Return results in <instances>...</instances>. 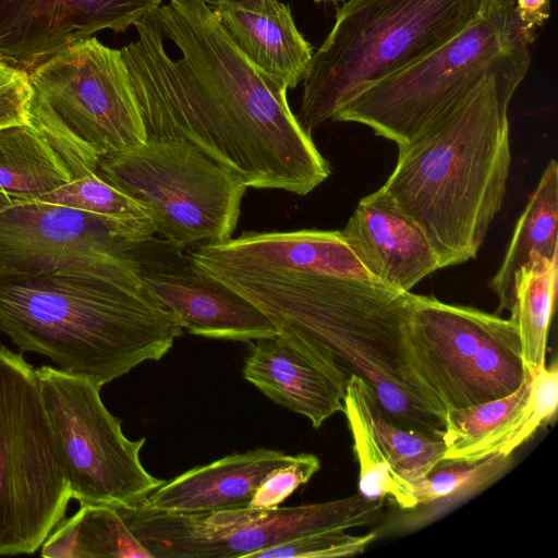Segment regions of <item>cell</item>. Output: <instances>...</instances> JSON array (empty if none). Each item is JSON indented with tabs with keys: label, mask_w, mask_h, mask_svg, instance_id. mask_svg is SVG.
Listing matches in <instances>:
<instances>
[{
	"label": "cell",
	"mask_w": 558,
	"mask_h": 558,
	"mask_svg": "<svg viewBox=\"0 0 558 558\" xmlns=\"http://www.w3.org/2000/svg\"><path fill=\"white\" fill-rule=\"evenodd\" d=\"M531 64L509 58L409 145L381 186L425 232L441 268L475 258L510 171L508 108Z\"/></svg>",
	"instance_id": "obj_3"
},
{
	"label": "cell",
	"mask_w": 558,
	"mask_h": 558,
	"mask_svg": "<svg viewBox=\"0 0 558 558\" xmlns=\"http://www.w3.org/2000/svg\"><path fill=\"white\" fill-rule=\"evenodd\" d=\"M39 550L46 558H151L119 508L105 505H80L53 529Z\"/></svg>",
	"instance_id": "obj_22"
},
{
	"label": "cell",
	"mask_w": 558,
	"mask_h": 558,
	"mask_svg": "<svg viewBox=\"0 0 558 558\" xmlns=\"http://www.w3.org/2000/svg\"><path fill=\"white\" fill-rule=\"evenodd\" d=\"M37 201L120 220H147L142 207L94 172L75 177Z\"/></svg>",
	"instance_id": "obj_28"
},
{
	"label": "cell",
	"mask_w": 558,
	"mask_h": 558,
	"mask_svg": "<svg viewBox=\"0 0 558 558\" xmlns=\"http://www.w3.org/2000/svg\"><path fill=\"white\" fill-rule=\"evenodd\" d=\"M121 49L146 138H180L247 187L304 196L330 175L292 112L288 87L258 70L204 0H170Z\"/></svg>",
	"instance_id": "obj_1"
},
{
	"label": "cell",
	"mask_w": 558,
	"mask_h": 558,
	"mask_svg": "<svg viewBox=\"0 0 558 558\" xmlns=\"http://www.w3.org/2000/svg\"><path fill=\"white\" fill-rule=\"evenodd\" d=\"M36 373L72 499L134 508L165 483L140 459L146 438L131 440L123 434L99 385L51 365L36 367Z\"/></svg>",
	"instance_id": "obj_12"
},
{
	"label": "cell",
	"mask_w": 558,
	"mask_h": 558,
	"mask_svg": "<svg viewBox=\"0 0 558 558\" xmlns=\"http://www.w3.org/2000/svg\"><path fill=\"white\" fill-rule=\"evenodd\" d=\"M341 231L372 276L387 287L410 292L441 269L425 232L383 187L359 202Z\"/></svg>",
	"instance_id": "obj_17"
},
{
	"label": "cell",
	"mask_w": 558,
	"mask_h": 558,
	"mask_svg": "<svg viewBox=\"0 0 558 558\" xmlns=\"http://www.w3.org/2000/svg\"><path fill=\"white\" fill-rule=\"evenodd\" d=\"M409 342L421 379L445 411L508 396L527 372L511 318L432 295L410 292Z\"/></svg>",
	"instance_id": "obj_10"
},
{
	"label": "cell",
	"mask_w": 558,
	"mask_h": 558,
	"mask_svg": "<svg viewBox=\"0 0 558 558\" xmlns=\"http://www.w3.org/2000/svg\"><path fill=\"white\" fill-rule=\"evenodd\" d=\"M28 72L0 59V129L28 123Z\"/></svg>",
	"instance_id": "obj_31"
},
{
	"label": "cell",
	"mask_w": 558,
	"mask_h": 558,
	"mask_svg": "<svg viewBox=\"0 0 558 558\" xmlns=\"http://www.w3.org/2000/svg\"><path fill=\"white\" fill-rule=\"evenodd\" d=\"M94 173L137 203L160 236L184 250L232 238L247 186L180 138L100 155Z\"/></svg>",
	"instance_id": "obj_8"
},
{
	"label": "cell",
	"mask_w": 558,
	"mask_h": 558,
	"mask_svg": "<svg viewBox=\"0 0 558 558\" xmlns=\"http://www.w3.org/2000/svg\"><path fill=\"white\" fill-rule=\"evenodd\" d=\"M71 499L36 367L0 343V556L39 550Z\"/></svg>",
	"instance_id": "obj_9"
},
{
	"label": "cell",
	"mask_w": 558,
	"mask_h": 558,
	"mask_svg": "<svg viewBox=\"0 0 558 558\" xmlns=\"http://www.w3.org/2000/svg\"><path fill=\"white\" fill-rule=\"evenodd\" d=\"M162 0H0V59L31 71L99 31L123 33Z\"/></svg>",
	"instance_id": "obj_15"
},
{
	"label": "cell",
	"mask_w": 558,
	"mask_h": 558,
	"mask_svg": "<svg viewBox=\"0 0 558 558\" xmlns=\"http://www.w3.org/2000/svg\"><path fill=\"white\" fill-rule=\"evenodd\" d=\"M343 413L360 465V494L372 500L389 499L402 509L416 508L417 504L412 494L411 483L401 478L387 461L354 392L348 386Z\"/></svg>",
	"instance_id": "obj_26"
},
{
	"label": "cell",
	"mask_w": 558,
	"mask_h": 558,
	"mask_svg": "<svg viewBox=\"0 0 558 558\" xmlns=\"http://www.w3.org/2000/svg\"><path fill=\"white\" fill-rule=\"evenodd\" d=\"M481 16L478 0H347L303 77L307 132L355 94L413 64Z\"/></svg>",
	"instance_id": "obj_5"
},
{
	"label": "cell",
	"mask_w": 558,
	"mask_h": 558,
	"mask_svg": "<svg viewBox=\"0 0 558 558\" xmlns=\"http://www.w3.org/2000/svg\"><path fill=\"white\" fill-rule=\"evenodd\" d=\"M315 2H340L343 0H314Z\"/></svg>",
	"instance_id": "obj_35"
},
{
	"label": "cell",
	"mask_w": 558,
	"mask_h": 558,
	"mask_svg": "<svg viewBox=\"0 0 558 558\" xmlns=\"http://www.w3.org/2000/svg\"><path fill=\"white\" fill-rule=\"evenodd\" d=\"M515 14L531 34L549 19L550 0H513Z\"/></svg>",
	"instance_id": "obj_32"
},
{
	"label": "cell",
	"mask_w": 558,
	"mask_h": 558,
	"mask_svg": "<svg viewBox=\"0 0 558 558\" xmlns=\"http://www.w3.org/2000/svg\"><path fill=\"white\" fill-rule=\"evenodd\" d=\"M204 1L207 5H209L211 8L225 0H204ZM230 1L248 4V5L255 7V8H260V7H264L265 4H267L268 2H270L271 0H230Z\"/></svg>",
	"instance_id": "obj_33"
},
{
	"label": "cell",
	"mask_w": 558,
	"mask_h": 558,
	"mask_svg": "<svg viewBox=\"0 0 558 558\" xmlns=\"http://www.w3.org/2000/svg\"><path fill=\"white\" fill-rule=\"evenodd\" d=\"M210 9L229 38L258 70L288 88L303 81L314 52L288 4L271 0L255 8L225 0Z\"/></svg>",
	"instance_id": "obj_20"
},
{
	"label": "cell",
	"mask_w": 558,
	"mask_h": 558,
	"mask_svg": "<svg viewBox=\"0 0 558 558\" xmlns=\"http://www.w3.org/2000/svg\"><path fill=\"white\" fill-rule=\"evenodd\" d=\"M320 469V461L313 453H299L294 459L269 473L256 488L248 505L251 509L279 507L301 485L307 483Z\"/></svg>",
	"instance_id": "obj_30"
},
{
	"label": "cell",
	"mask_w": 558,
	"mask_h": 558,
	"mask_svg": "<svg viewBox=\"0 0 558 558\" xmlns=\"http://www.w3.org/2000/svg\"><path fill=\"white\" fill-rule=\"evenodd\" d=\"M376 538L375 533L353 535L345 531H329L303 536L291 542L260 550L252 558H336L350 557L364 551Z\"/></svg>",
	"instance_id": "obj_29"
},
{
	"label": "cell",
	"mask_w": 558,
	"mask_h": 558,
	"mask_svg": "<svg viewBox=\"0 0 558 558\" xmlns=\"http://www.w3.org/2000/svg\"><path fill=\"white\" fill-rule=\"evenodd\" d=\"M242 374L271 401L305 416L314 428L344 410L349 376L318 364L278 336L251 344Z\"/></svg>",
	"instance_id": "obj_18"
},
{
	"label": "cell",
	"mask_w": 558,
	"mask_h": 558,
	"mask_svg": "<svg viewBox=\"0 0 558 558\" xmlns=\"http://www.w3.org/2000/svg\"><path fill=\"white\" fill-rule=\"evenodd\" d=\"M542 258H558V163L551 159L520 215L499 268L489 281L498 312H511L519 270Z\"/></svg>",
	"instance_id": "obj_21"
},
{
	"label": "cell",
	"mask_w": 558,
	"mask_h": 558,
	"mask_svg": "<svg viewBox=\"0 0 558 558\" xmlns=\"http://www.w3.org/2000/svg\"><path fill=\"white\" fill-rule=\"evenodd\" d=\"M28 78V124L48 140L72 179L94 172L98 156L147 140L121 49L92 36L37 64Z\"/></svg>",
	"instance_id": "obj_6"
},
{
	"label": "cell",
	"mask_w": 558,
	"mask_h": 558,
	"mask_svg": "<svg viewBox=\"0 0 558 558\" xmlns=\"http://www.w3.org/2000/svg\"><path fill=\"white\" fill-rule=\"evenodd\" d=\"M327 266L300 231L246 232L230 251L221 281L290 345L331 371L361 377L393 424L442 437L446 411L410 349V292L337 276Z\"/></svg>",
	"instance_id": "obj_2"
},
{
	"label": "cell",
	"mask_w": 558,
	"mask_h": 558,
	"mask_svg": "<svg viewBox=\"0 0 558 558\" xmlns=\"http://www.w3.org/2000/svg\"><path fill=\"white\" fill-rule=\"evenodd\" d=\"M558 371L554 363L527 368L521 386L499 399L445 413L444 459L480 460L510 456L556 413Z\"/></svg>",
	"instance_id": "obj_16"
},
{
	"label": "cell",
	"mask_w": 558,
	"mask_h": 558,
	"mask_svg": "<svg viewBox=\"0 0 558 558\" xmlns=\"http://www.w3.org/2000/svg\"><path fill=\"white\" fill-rule=\"evenodd\" d=\"M533 40L513 0L496 5L429 54L360 90L331 120L366 125L402 148Z\"/></svg>",
	"instance_id": "obj_7"
},
{
	"label": "cell",
	"mask_w": 558,
	"mask_h": 558,
	"mask_svg": "<svg viewBox=\"0 0 558 558\" xmlns=\"http://www.w3.org/2000/svg\"><path fill=\"white\" fill-rule=\"evenodd\" d=\"M347 386L354 392L380 450L401 478L414 482L444 460L446 445L442 437L393 424L378 405L372 387L361 377L351 375Z\"/></svg>",
	"instance_id": "obj_25"
},
{
	"label": "cell",
	"mask_w": 558,
	"mask_h": 558,
	"mask_svg": "<svg viewBox=\"0 0 558 558\" xmlns=\"http://www.w3.org/2000/svg\"><path fill=\"white\" fill-rule=\"evenodd\" d=\"M182 330L129 265L0 275V331L21 352L45 355L100 387L162 359Z\"/></svg>",
	"instance_id": "obj_4"
},
{
	"label": "cell",
	"mask_w": 558,
	"mask_h": 558,
	"mask_svg": "<svg viewBox=\"0 0 558 558\" xmlns=\"http://www.w3.org/2000/svg\"><path fill=\"white\" fill-rule=\"evenodd\" d=\"M183 251L153 235L130 255L143 284L183 328L196 336L243 342L277 336L263 313L205 274Z\"/></svg>",
	"instance_id": "obj_14"
},
{
	"label": "cell",
	"mask_w": 558,
	"mask_h": 558,
	"mask_svg": "<svg viewBox=\"0 0 558 558\" xmlns=\"http://www.w3.org/2000/svg\"><path fill=\"white\" fill-rule=\"evenodd\" d=\"M293 459L267 448L229 454L165 481L137 507L180 514L248 508L266 476Z\"/></svg>",
	"instance_id": "obj_19"
},
{
	"label": "cell",
	"mask_w": 558,
	"mask_h": 558,
	"mask_svg": "<svg viewBox=\"0 0 558 558\" xmlns=\"http://www.w3.org/2000/svg\"><path fill=\"white\" fill-rule=\"evenodd\" d=\"M511 0H478L481 15H486L496 5L509 2Z\"/></svg>",
	"instance_id": "obj_34"
},
{
	"label": "cell",
	"mask_w": 558,
	"mask_h": 558,
	"mask_svg": "<svg viewBox=\"0 0 558 558\" xmlns=\"http://www.w3.org/2000/svg\"><path fill=\"white\" fill-rule=\"evenodd\" d=\"M71 180L65 161L34 126L0 129V192L38 199Z\"/></svg>",
	"instance_id": "obj_23"
},
{
	"label": "cell",
	"mask_w": 558,
	"mask_h": 558,
	"mask_svg": "<svg viewBox=\"0 0 558 558\" xmlns=\"http://www.w3.org/2000/svg\"><path fill=\"white\" fill-rule=\"evenodd\" d=\"M384 502L357 494L295 507L196 514L138 507L119 510L151 558H252L260 550L303 536L373 524L381 518Z\"/></svg>",
	"instance_id": "obj_11"
},
{
	"label": "cell",
	"mask_w": 558,
	"mask_h": 558,
	"mask_svg": "<svg viewBox=\"0 0 558 558\" xmlns=\"http://www.w3.org/2000/svg\"><path fill=\"white\" fill-rule=\"evenodd\" d=\"M510 463V456L493 454L480 460L444 459L424 476L411 482L418 505L469 493L496 478Z\"/></svg>",
	"instance_id": "obj_27"
},
{
	"label": "cell",
	"mask_w": 558,
	"mask_h": 558,
	"mask_svg": "<svg viewBox=\"0 0 558 558\" xmlns=\"http://www.w3.org/2000/svg\"><path fill=\"white\" fill-rule=\"evenodd\" d=\"M557 259L542 258L522 267L515 277L511 319L517 324L526 368L546 366L548 330L557 294Z\"/></svg>",
	"instance_id": "obj_24"
},
{
	"label": "cell",
	"mask_w": 558,
	"mask_h": 558,
	"mask_svg": "<svg viewBox=\"0 0 558 558\" xmlns=\"http://www.w3.org/2000/svg\"><path fill=\"white\" fill-rule=\"evenodd\" d=\"M147 220H120L0 192V275L105 272L155 234Z\"/></svg>",
	"instance_id": "obj_13"
}]
</instances>
